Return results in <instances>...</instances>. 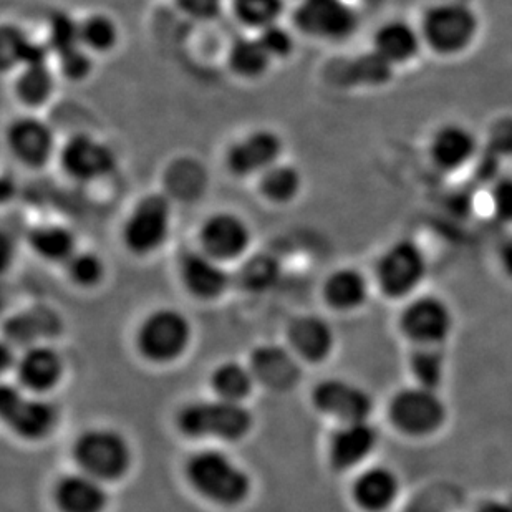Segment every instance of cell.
<instances>
[{
	"label": "cell",
	"instance_id": "7",
	"mask_svg": "<svg viewBox=\"0 0 512 512\" xmlns=\"http://www.w3.org/2000/svg\"><path fill=\"white\" fill-rule=\"evenodd\" d=\"M292 19L300 34L330 44L347 42L360 29V14L348 0H300Z\"/></svg>",
	"mask_w": 512,
	"mask_h": 512
},
{
	"label": "cell",
	"instance_id": "40",
	"mask_svg": "<svg viewBox=\"0 0 512 512\" xmlns=\"http://www.w3.org/2000/svg\"><path fill=\"white\" fill-rule=\"evenodd\" d=\"M489 211L498 223L512 226V176H503L491 184Z\"/></svg>",
	"mask_w": 512,
	"mask_h": 512
},
{
	"label": "cell",
	"instance_id": "34",
	"mask_svg": "<svg viewBox=\"0 0 512 512\" xmlns=\"http://www.w3.org/2000/svg\"><path fill=\"white\" fill-rule=\"evenodd\" d=\"M229 5L237 22L259 32L279 24L285 12V0H229Z\"/></svg>",
	"mask_w": 512,
	"mask_h": 512
},
{
	"label": "cell",
	"instance_id": "28",
	"mask_svg": "<svg viewBox=\"0 0 512 512\" xmlns=\"http://www.w3.org/2000/svg\"><path fill=\"white\" fill-rule=\"evenodd\" d=\"M15 97L25 107H44L55 92V73L49 58L20 68L14 83Z\"/></svg>",
	"mask_w": 512,
	"mask_h": 512
},
{
	"label": "cell",
	"instance_id": "42",
	"mask_svg": "<svg viewBox=\"0 0 512 512\" xmlns=\"http://www.w3.org/2000/svg\"><path fill=\"white\" fill-rule=\"evenodd\" d=\"M279 276V266L271 257H256L244 267V282L252 290H264L271 287Z\"/></svg>",
	"mask_w": 512,
	"mask_h": 512
},
{
	"label": "cell",
	"instance_id": "39",
	"mask_svg": "<svg viewBox=\"0 0 512 512\" xmlns=\"http://www.w3.org/2000/svg\"><path fill=\"white\" fill-rule=\"evenodd\" d=\"M257 39L261 40L262 47L272 60H285L295 52L294 35L281 22L262 29Z\"/></svg>",
	"mask_w": 512,
	"mask_h": 512
},
{
	"label": "cell",
	"instance_id": "5",
	"mask_svg": "<svg viewBox=\"0 0 512 512\" xmlns=\"http://www.w3.org/2000/svg\"><path fill=\"white\" fill-rule=\"evenodd\" d=\"M178 425L191 438L241 440L252 428V416L241 401H194L179 413Z\"/></svg>",
	"mask_w": 512,
	"mask_h": 512
},
{
	"label": "cell",
	"instance_id": "33",
	"mask_svg": "<svg viewBox=\"0 0 512 512\" xmlns=\"http://www.w3.org/2000/svg\"><path fill=\"white\" fill-rule=\"evenodd\" d=\"M82 44L90 54H110L120 42V29L107 14H90L80 22Z\"/></svg>",
	"mask_w": 512,
	"mask_h": 512
},
{
	"label": "cell",
	"instance_id": "11",
	"mask_svg": "<svg viewBox=\"0 0 512 512\" xmlns=\"http://www.w3.org/2000/svg\"><path fill=\"white\" fill-rule=\"evenodd\" d=\"M191 325L181 312L160 309L146 317L138 332V347L153 362H171L188 347Z\"/></svg>",
	"mask_w": 512,
	"mask_h": 512
},
{
	"label": "cell",
	"instance_id": "31",
	"mask_svg": "<svg viewBox=\"0 0 512 512\" xmlns=\"http://www.w3.org/2000/svg\"><path fill=\"white\" fill-rule=\"evenodd\" d=\"M302 174L292 165L277 163L259 176V193L267 203L285 206L292 203L302 191Z\"/></svg>",
	"mask_w": 512,
	"mask_h": 512
},
{
	"label": "cell",
	"instance_id": "43",
	"mask_svg": "<svg viewBox=\"0 0 512 512\" xmlns=\"http://www.w3.org/2000/svg\"><path fill=\"white\" fill-rule=\"evenodd\" d=\"M226 0H174L184 15L194 20H213L221 14Z\"/></svg>",
	"mask_w": 512,
	"mask_h": 512
},
{
	"label": "cell",
	"instance_id": "36",
	"mask_svg": "<svg viewBox=\"0 0 512 512\" xmlns=\"http://www.w3.org/2000/svg\"><path fill=\"white\" fill-rule=\"evenodd\" d=\"M254 380L256 378L252 375L251 368H246L241 363L226 362L214 370L213 388L219 398L241 401L251 392Z\"/></svg>",
	"mask_w": 512,
	"mask_h": 512
},
{
	"label": "cell",
	"instance_id": "4",
	"mask_svg": "<svg viewBox=\"0 0 512 512\" xmlns=\"http://www.w3.org/2000/svg\"><path fill=\"white\" fill-rule=\"evenodd\" d=\"M188 479L204 498L223 506L241 504L251 491L246 471L221 451L196 453L189 459Z\"/></svg>",
	"mask_w": 512,
	"mask_h": 512
},
{
	"label": "cell",
	"instance_id": "20",
	"mask_svg": "<svg viewBox=\"0 0 512 512\" xmlns=\"http://www.w3.org/2000/svg\"><path fill=\"white\" fill-rule=\"evenodd\" d=\"M401 479L388 466H370L353 479L352 499L363 512H387L397 504Z\"/></svg>",
	"mask_w": 512,
	"mask_h": 512
},
{
	"label": "cell",
	"instance_id": "3",
	"mask_svg": "<svg viewBox=\"0 0 512 512\" xmlns=\"http://www.w3.org/2000/svg\"><path fill=\"white\" fill-rule=\"evenodd\" d=\"M388 418L400 435L426 440L445 428L450 410L440 392L411 383L393 395L388 403Z\"/></svg>",
	"mask_w": 512,
	"mask_h": 512
},
{
	"label": "cell",
	"instance_id": "18",
	"mask_svg": "<svg viewBox=\"0 0 512 512\" xmlns=\"http://www.w3.org/2000/svg\"><path fill=\"white\" fill-rule=\"evenodd\" d=\"M5 143L15 161L27 168H44L55 153V135L44 120L20 116L5 131Z\"/></svg>",
	"mask_w": 512,
	"mask_h": 512
},
{
	"label": "cell",
	"instance_id": "25",
	"mask_svg": "<svg viewBox=\"0 0 512 512\" xmlns=\"http://www.w3.org/2000/svg\"><path fill=\"white\" fill-rule=\"evenodd\" d=\"M370 297V282L355 267H340L324 282V299L332 309L353 312L362 309Z\"/></svg>",
	"mask_w": 512,
	"mask_h": 512
},
{
	"label": "cell",
	"instance_id": "35",
	"mask_svg": "<svg viewBox=\"0 0 512 512\" xmlns=\"http://www.w3.org/2000/svg\"><path fill=\"white\" fill-rule=\"evenodd\" d=\"M395 72H397L395 68L390 67L383 58L378 57L370 49L368 54L360 55L347 63L345 82L358 87H382L390 82Z\"/></svg>",
	"mask_w": 512,
	"mask_h": 512
},
{
	"label": "cell",
	"instance_id": "12",
	"mask_svg": "<svg viewBox=\"0 0 512 512\" xmlns=\"http://www.w3.org/2000/svg\"><path fill=\"white\" fill-rule=\"evenodd\" d=\"M58 161L63 173L80 183L108 178L118 165L115 151L87 133L70 136L58 151Z\"/></svg>",
	"mask_w": 512,
	"mask_h": 512
},
{
	"label": "cell",
	"instance_id": "37",
	"mask_svg": "<svg viewBox=\"0 0 512 512\" xmlns=\"http://www.w3.org/2000/svg\"><path fill=\"white\" fill-rule=\"evenodd\" d=\"M49 45L50 52L58 55L67 54L72 50L83 47L80 37V22L73 19L67 12H55L49 22Z\"/></svg>",
	"mask_w": 512,
	"mask_h": 512
},
{
	"label": "cell",
	"instance_id": "24",
	"mask_svg": "<svg viewBox=\"0 0 512 512\" xmlns=\"http://www.w3.org/2000/svg\"><path fill=\"white\" fill-rule=\"evenodd\" d=\"M251 372L262 385L272 390H285L297 382L299 365L285 348L262 345L252 355Z\"/></svg>",
	"mask_w": 512,
	"mask_h": 512
},
{
	"label": "cell",
	"instance_id": "21",
	"mask_svg": "<svg viewBox=\"0 0 512 512\" xmlns=\"http://www.w3.org/2000/svg\"><path fill=\"white\" fill-rule=\"evenodd\" d=\"M179 276L189 294L198 299H218L228 290L229 274L224 264L203 251H189L179 261Z\"/></svg>",
	"mask_w": 512,
	"mask_h": 512
},
{
	"label": "cell",
	"instance_id": "32",
	"mask_svg": "<svg viewBox=\"0 0 512 512\" xmlns=\"http://www.w3.org/2000/svg\"><path fill=\"white\" fill-rule=\"evenodd\" d=\"M411 383L441 392L446 377V355L443 347H413L408 357Z\"/></svg>",
	"mask_w": 512,
	"mask_h": 512
},
{
	"label": "cell",
	"instance_id": "1",
	"mask_svg": "<svg viewBox=\"0 0 512 512\" xmlns=\"http://www.w3.org/2000/svg\"><path fill=\"white\" fill-rule=\"evenodd\" d=\"M425 50L441 60L464 57L481 37V15L464 0H438L425 7L418 19Z\"/></svg>",
	"mask_w": 512,
	"mask_h": 512
},
{
	"label": "cell",
	"instance_id": "44",
	"mask_svg": "<svg viewBox=\"0 0 512 512\" xmlns=\"http://www.w3.org/2000/svg\"><path fill=\"white\" fill-rule=\"evenodd\" d=\"M474 512H512V504L508 501H499V499H491L486 503L478 506Z\"/></svg>",
	"mask_w": 512,
	"mask_h": 512
},
{
	"label": "cell",
	"instance_id": "9",
	"mask_svg": "<svg viewBox=\"0 0 512 512\" xmlns=\"http://www.w3.org/2000/svg\"><path fill=\"white\" fill-rule=\"evenodd\" d=\"M73 455L82 473L102 483L121 478L131 464L130 446L125 438L102 428L83 433L75 443Z\"/></svg>",
	"mask_w": 512,
	"mask_h": 512
},
{
	"label": "cell",
	"instance_id": "8",
	"mask_svg": "<svg viewBox=\"0 0 512 512\" xmlns=\"http://www.w3.org/2000/svg\"><path fill=\"white\" fill-rule=\"evenodd\" d=\"M171 232V204L163 194H148L128 214L121 239L135 256H151L165 246Z\"/></svg>",
	"mask_w": 512,
	"mask_h": 512
},
{
	"label": "cell",
	"instance_id": "16",
	"mask_svg": "<svg viewBox=\"0 0 512 512\" xmlns=\"http://www.w3.org/2000/svg\"><path fill=\"white\" fill-rule=\"evenodd\" d=\"M284 143L271 130H256L236 141L226 153V166L236 178L261 176L264 171L281 163Z\"/></svg>",
	"mask_w": 512,
	"mask_h": 512
},
{
	"label": "cell",
	"instance_id": "45",
	"mask_svg": "<svg viewBox=\"0 0 512 512\" xmlns=\"http://www.w3.org/2000/svg\"><path fill=\"white\" fill-rule=\"evenodd\" d=\"M501 257H503L501 262H503L504 269L512 276V244L504 246L503 251H501Z\"/></svg>",
	"mask_w": 512,
	"mask_h": 512
},
{
	"label": "cell",
	"instance_id": "29",
	"mask_svg": "<svg viewBox=\"0 0 512 512\" xmlns=\"http://www.w3.org/2000/svg\"><path fill=\"white\" fill-rule=\"evenodd\" d=\"M50 49L47 44H39L29 39L19 27L4 25L0 35V60L4 70L10 67H24L32 62L47 60Z\"/></svg>",
	"mask_w": 512,
	"mask_h": 512
},
{
	"label": "cell",
	"instance_id": "15",
	"mask_svg": "<svg viewBox=\"0 0 512 512\" xmlns=\"http://www.w3.org/2000/svg\"><path fill=\"white\" fill-rule=\"evenodd\" d=\"M312 400L320 413L334 418L340 425L368 421L373 413L372 395L365 388L340 378L319 383Z\"/></svg>",
	"mask_w": 512,
	"mask_h": 512
},
{
	"label": "cell",
	"instance_id": "22",
	"mask_svg": "<svg viewBox=\"0 0 512 512\" xmlns=\"http://www.w3.org/2000/svg\"><path fill=\"white\" fill-rule=\"evenodd\" d=\"M62 372V358L47 345H32L17 362L19 380L32 392H47L54 388Z\"/></svg>",
	"mask_w": 512,
	"mask_h": 512
},
{
	"label": "cell",
	"instance_id": "30",
	"mask_svg": "<svg viewBox=\"0 0 512 512\" xmlns=\"http://www.w3.org/2000/svg\"><path fill=\"white\" fill-rule=\"evenodd\" d=\"M272 60L257 37H239L234 40L228 52V65L239 78L256 80L269 72Z\"/></svg>",
	"mask_w": 512,
	"mask_h": 512
},
{
	"label": "cell",
	"instance_id": "38",
	"mask_svg": "<svg viewBox=\"0 0 512 512\" xmlns=\"http://www.w3.org/2000/svg\"><path fill=\"white\" fill-rule=\"evenodd\" d=\"M70 281L78 287H95L105 277V262L102 257L90 251H77L65 264Z\"/></svg>",
	"mask_w": 512,
	"mask_h": 512
},
{
	"label": "cell",
	"instance_id": "41",
	"mask_svg": "<svg viewBox=\"0 0 512 512\" xmlns=\"http://www.w3.org/2000/svg\"><path fill=\"white\" fill-rule=\"evenodd\" d=\"M57 62L58 70L70 82H82L93 72V54H90L85 47H78L72 52L58 55Z\"/></svg>",
	"mask_w": 512,
	"mask_h": 512
},
{
	"label": "cell",
	"instance_id": "14",
	"mask_svg": "<svg viewBox=\"0 0 512 512\" xmlns=\"http://www.w3.org/2000/svg\"><path fill=\"white\" fill-rule=\"evenodd\" d=\"M0 413L15 433L29 440L49 435L57 423V410L52 403L42 398L25 397L15 387L2 388Z\"/></svg>",
	"mask_w": 512,
	"mask_h": 512
},
{
	"label": "cell",
	"instance_id": "17",
	"mask_svg": "<svg viewBox=\"0 0 512 512\" xmlns=\"http://www.w3.org/2000/svg\"><path fill=\"white\" fill-rule=\"evenodd\" d=\"M372 50L395 70L410 67L426 52L418 24L403 17L378 25L372 35Z\"/></svg>",
	"mask_w": 512,
	"mask_h": 512
},
{
	"label": "cell",
	"instance_id": "2",
	"mask_svg": "<svg viewBox=\"0 0 512 512\" xmlns=\"http://www.w3.org/2000/svg\"><path fill=\"white\" fill-rule=\"evenodd\" d=\"M430 271L425 249L408 237L392 242L375 264V284L383 297L406 302L420 294Z\"/></svg>",
	"mask_w": 512,
	"mask_h": 512
},
{
	"label": "cell",
	"instance_id": "19",
	"mask_svg": "<svg viewBox=\"0 0 512 512\" xmlns=\"http://www.w3.org/2000/svg\"><path fill=\"white\" fill-rule=\"evenodd\" d=\"M380 435L372 421L345 423L330 438V464L337 471H350L367 463L377 450Z\"/></svg>",
	"mask_w": 512,
	"mask_h": 512
},
{
	"label": "cell",
	"instance_id": "6",
	"mask_svg": "<svg viewBox=\"0 0 512 512\" xmlns=\"http://www.w3.org/2000/svg\"><path fill=\"white\" fill-rule=\"evenodd\" d=\"M455 324L453 307L435 294H418L406 300L398 317V329L411 347H445Z\"/></svg>",
	"mask_w": 512,
	"mask_h": 512
},
{
	"label": "cell",
	"instance_id": "10",
	"mask_svg": "<svg viewBox=\"0 0 512 512\" xmlns=\"http://www.w3.org/2000/svg\"><path fill=\"white\" fill-rule=\"evenodd\" d=\"M479 136L463 121H443L426 141V158L438 173L458 174L479 156Z\"/></svg>",
	"mask_w": 512,
	"mask_h": 512
},
{
	"label": "cell",
	"instance_id": "27",
	"mask_svg": "<svg viewBox=\"0 0 512 512\" xmlns=\"http://www.w3.org/2000/svg\"><path fill=\"white\" fill-rule=\"evenodd\" d=\"M30 249L44 261L67 264L78 251L72 229L55 223H44L30 229L27 234Z\"/></svg>",
	"mask_w": 512,
	"mask_h": 512
},
{
	"label": "cell",
	"instance_id": "13",
	"mask_svg": "<svg viewBox=\"0 0 512 512\" xmlns=\"http://www.w3.org/2000/svg\"><path fill=\"white\" fill-rule=\"evenodd\" d=\"M198 241L199 251L224 264L246 254L252 241L251 228L239 214L219 211L204 219Z\"/></svg>",
	"mask_w": 512,
	"mask_h": 512
},
{
	"label": "cell",
	"instance_id": "26",
	"mask_svg": "<svg viewBox=\"0 0 512 512\" xmlns=\"http://www.w3.org/2000/svg\"><path fill=\"white\" fill-rule=\"evenodd\" d=\"M289 340L297 355L309 362H322L334 350V329L320 317L305 315L290 325Z\"/></svg>",
	"mask_w": 512,
	"mask_h": 512
},
{
	"label": "cell",
	"instance_id": "23",
	"mask_svg": "<svg viewBox=\"0 0 512 512\" xmlns=\"http://www.w3.org/2000/svg\"><path fill=\"white\" fill-rule=\"evenodd\" d=\"M55 501L62 512H102L107 506V493L102 481L88 474H68L58 481Z\"/></svg>",
	"mask_w": 512,
	"mask_h": 512
}]
</instances>
